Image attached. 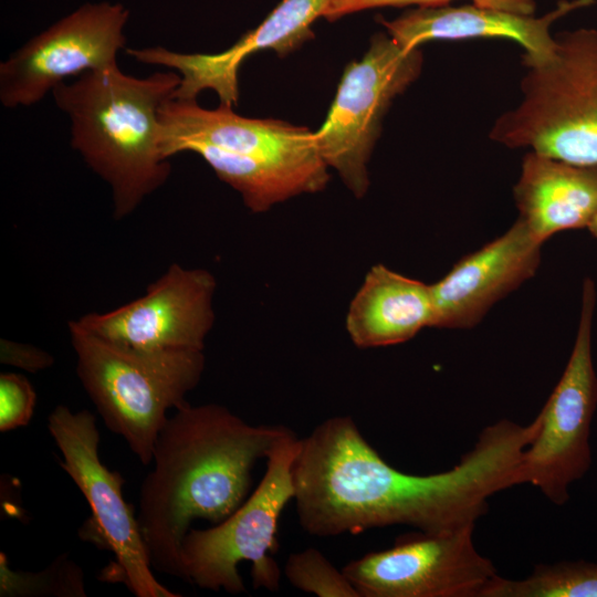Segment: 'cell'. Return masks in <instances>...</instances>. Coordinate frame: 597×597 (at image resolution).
Masks as SVG:
<instances>
[{
    "label": "cell",
    "mask_w": 597,
    "mask_h": 597,
    "mask_svg": "<svg viewBox=\"0 0 597 597\" xmlns=\"http://www.w3.org/2000/svg\"><path fill=\"white\" fill-rule=\"evenodd\" d=\"M36 394L29 379L18 373L0 374V431L27 426L33 417Z\"/></svg>",
    "instance_id": "cell-23"
},
{
    "label": "cell",
    "mask_w": 597,
    "mask_h": 597,
    "mask_svg": "<svg viewBox=\"0 0 597 597\" xmlns=\"http://www.w3.org/2000/svg\"><path fill=\"white\" fill-rule=\"evenodd\" d=\"M474 526L402 535L343 572L360 597H482L499 573L475 548Z\"/></svg>",
    "instance_id": "cell-11"
},
{
    "label": "cell",
    "mask_w": 597,
    "mask_h": 597,
    "mask_svg": "<svg viewBox=\"0 0 597 597\" xmlns=\"http://www.w3.org/2000/svg\"><path fill=\"white\" fill-rule=\"evenodd\" d=\"M128 18L121 3H85L30 39L0 64L1 104L31 106L66 78L117 63Z\"/></svg>",
    "instance_id": "cell-12"
},
{
    "label": "cell",
    "mask_w": 597,
    "mask_h": 597,
    "mask_svg": "<svg viewBox=\"0 0 597 597\" xmlns=\"http://www.w3.org/2000/svg\"><path fill=\"white\" fill-rule=\"evenodd\" d=\"M431 285L375 264L350 301L345 326L359 348L405 343L433 327Z\"/></svg>",
    "instance_id": "cell-18"
},
{
    "label": "cell",
    "mask_w": 597,
    "mask_h": 597,
    "mask_svg": "<svg viewBox=\"0 0 597 597\" xmlns=\"http://www.w3.org/2000/svg\"><path fill=\"white\" fill-rule=\"evenodd\" d=\"M216 287L208 270L171 263L142 296L74 321L86 332L127 347L203 350L214 322Z\"/></svg>",
    "instance_id": "cell-13"
},
{
    "label": "cell",
    "mask_w": 597,
    "mask_h": 597,
    "mask_svg": "<svg viewBox=\"0 0 597 597\" xmlns=\"http://www.w3.org/2000/svg\"><path fill=\"white\" fill-rule=\"evenodd\" d=\"M0 362L30 373H38L52 366L54 358L48 352L33 345L1 338Z\"/></svg>",
    "instance_id": "cell-24"
},
{
    "label": "cell",
    "mask_w": 597,
    "mask_h": 597,
    "mask_svg": "<svg viewBox=\"0 0 597 597\" xmlns=\"http://www.w3.org/2000/svg\"><path fill=\"white\" fill-rule=\"evenodd\" d=\"M179 84L177 72L139 78L115 63L51 92L71 119L72 147L109 186L116 220L133 213L170 175L159 145L158 111Z\"/></svg>",
    "instance_id": "cell-3"
},
{
    "label": "cell",
    "mask_w": 597,
    "mask_h": 597,
    "mask_svg": "<svg viewBox=\"0 0 597 597\" xmlns=\"http://www.w3.org/2000/svg\"><path fill=\"white\" fill-rule=\"evenodd\" d=\"M76 374L105 426L138 460H153L167 412L187 404L205 369L203 350H149L123 346L69 322Z\"/></svg>",
    "instance_id": "cell-6"
},
{
    "label": "cell",
    "mask_w": 597,
    "mask_h": 597,
    "mask_svg": "<svg viewBox=\"0 0 597 597\" xmlns=\"http://www.w3.org/2000/svg\"><path fill=\"white\" fill-rule=\"evenodd\" d=\"M595 304V283L586 279L569 359L541 409V429L520 463L521 484L534 485L556 505L568 501L569 486L584 478L591 465L589 436L597 408V375L591 354Z\"/></svg>",
    "instance_id": "cell-10"
},
{
    "label": "cell",
    "mask_w": 597,
    "mask_h": 597,
    "mask_svg": "<svg viewBox=\"0 0 597 597\" xmlns=\"http://www.w3.org/2000/svg\"><path fill=\"white\" fill-rule=\"evenodd\" d=\"M158 121L164 158L181 151L200 155L252 212L321 191L328 182V166L307 127L244 117L228 105L207 109L197 100L174 97L160 106Z\"/></svg>",
    "instance_id": "cell-4"
},
{
    "label": "cell",
    "mask_w": 597,
    "mask_h": 597,
    "mask_svg": "<svg viewBox=\"0 0 597 597\" xmlns=\"http://www.w3.org/2000/svg\"><path fill=\"white\" fill-rule=\"evenodd\" d=\"M542 425L507 419L486 426L450 470L409 474L388 464L348 416L320 423L300 439L293 463L300 524L315 536L356 534L390 525L436 533L486 514L495 493L520 485V463Z\"/></svg>",
    "instance_id": "cell-1"
},
{
    "label": "cell",
    "mask_w": 597,
    "mask_h": 597,
    "mask_svg": "<svg viewBox=\"0 0 597 597\" xmlns=\"http://www.w3.org/2000/svg\"><path fill=\"white\" fill-rule=\"evenodd\" d=\"M290 430L250 425L217 404L176 409L155 442L136 513L154 569L181 578L180 547L192 521L214 525L233 513L256 462Z\"/></svg>",
    "instance_id": "cell-2"
},
{
    "label": "cell",
    "mask_w": 597,
    "mask_h": 597,
    "mask_svg": "<svg viewBox=\"0 0 597 597\" xmlns=\"http://www.w3.org/2000/svg\"><path fill=\"white\" fill-rule=\"evenodd\" d=\"M298 447L300 438L290 430L268 455L255 490L233 513L212 527L188 531L180 547L181 579L205 589L242 594L245 587L238 566L249 562L255 588L279 590L281 570L273 554L279 548L281 514L294 498Z\"/></svg>",
    "instance_id": "cell-7"
},
{
    "label": "cell",
    "mask_w": 597,
    "mask_h": 597,
    "mask_svg": "<svg viewBox=\"0 0 597 597\" xmlns=\"http://www.w3.org/2000/svg\"><path fill=\"white\" fill-rule=\"evenodd\" d=\"M519 218L540 242L587 228L597 210V165L582 166L527 153L513 187Z\"/></svg>",
    "instance_id": "cell-17"
},
{
    "label": "cell",
    "mask_w": 597,
    "mask_h": 597,
    "mask_svg": "<svg viewBox=\"0 0 597 597\" xmlns=\"http://www.w3.org/2000/svg\"><path fill=\"white\" fill-rule=\"evenodd\" d=\"M587 229L593 234V237L597 239V210H596L594 217L591 218Z\"/></svg>",
    "instance_id": "cell-25"
},
{
    "label": "cell",
    "mask_w": 597,
    "mask_h": 597,
    "mask_svg": "<svg viewBox=\"0 0 597 597\" xmlns=\"http://www.w3.org/2000/svg\"><path fill=\"white\" fill-rule=\"evenodd\" d=\"M284 575L295 588L318 597H360L343 569L313 547L290 554Z\"/></svg>",
    "instance_id": "cell-21"
},
{
    "label": "cell",
    "mask_w": 597,
    "mask_h": 597,
    "mask_svg": "<svg viewBox=\"0 0 597 597\" xmlns=\"http://www.w3.org/2000/svg\"><path fill=\"white\" fill-rule=\"evenodd\" d=\"M452 0H332L324 15L329 21L345 14L376 8L388 7H436L449 4ZM479 7L505 10L521 14H535V0H471Z\"/></svg>",
    "instance_id": "cell-22"
},
{
    "label": "cell",
    "mask_w": 597,
    "mask_h": 597,
    "mask_svg": "<svg viewBox=\"0 0 597 597\" xmlns=\"http://www.w3.org/2000/svg\"><path fill=\"white\" fill-rule=\"evenodd\" d=\"M0 596H86L83 573L67 557L61 556L40 573H18L0 555Z\"/></svg>",
    "instance_id": "cell-20"
},
{
    "label": "cell",
    "mask_w": 597,
    "mask_h": 597,
    "mask_svg": "<svg viewBox=\"0 0 597 597\" xmlns=\"http://www.w3.org/2000/svg\"><path fill=\"white\" fill-rule=\"evenodd\" d=\"M482 597H597V563L540 564L522 579L498 575Z\"/></svg>",
    "instance_id": "cell-19"
},
{
    "label": "cell",
    "mask_w": 597,
    "mask_h": 597,
    "mask_svg": "<svg viewBox=\"0 0 597 597\" xmlns=\"http://www.w3.org/2000/svg\"><path fill=\"white\" fill-rule=\"evenodd\" d=\"M422 52L407 49L385 33L348 64L321 128L315 132L320 156L334 168L355 197L369 187L367 164L392 100L421 73Z\"/></svg>",
    "instance_id": "cell-9"
},
{
    "label": "cell",
    "mask_w": 597,
    "mask_h": 597,
    "mask_svg": "<svg viewBox=\"0 0 597 597\" xmlns=\"http://www.w3.org/2000/svg\"><path fill=\"white\" fill-rule=\"evenodd\" d=\"M48 429L62 454L61 468L91 509V519L81 530L83 541L111 551L115 557L104 579L124 584L137 597L180 596L154 575L137 515L123 496L124 479L100 459L95 416L57 405L49 415Z\"/></svg>",
    "instance_id": "cell-8"
},
{
    "label": "cell",
    "mask_w": 597,
    "mask_h": 597,
    "mask_svg": "<svg viewBox=\"0 0 597 597\" xmlns=\"http://www.w3.org/2000/svg\"><path fill=\"white\" fill-rule=\"evenodd\" d=\"M543 57L522 55V100L489 137L574 165H597V29L559 32Z\"/></svg>",
    "instance_id": "cell-5"
},
{
    "label": "cell",
    "mask_w": 597,
    "mask_h": 597,
    "mask_svg": "<svg viewBox=\"0 0 597 597\" xmlns=\"http://www.w3.org/2000/svg\"><path fill=\"white\" fill-rule=\"evenodd\" d=\"M595 0H561L547 13L521 14L475 4L417 7L380 23L396 42L407 49L429 41L506 39L515 41L526 55L543 57L555 46L553 24L567 14L588 8Z\"/></svg>",
    "instance_id": "cell-16"
},
{
    "label": "cell",
    "mask_w": 597,
    "mask_h": 597,
    "mask_svg": "<svg viewBox=\"0 0 597 597\" xmlns=\"http://www.w3.org/2000/svg\"><path fill=\"white\" fill-rule=\"evenodd\" d=\"M542 244L517 219L505 233L463 256L430 284L433 327L462 329L479 324L495 303L535 275Z\"/></svg>",
    "instance_id": "cell-15"
},
{
    "label": "cell",
    "mask_w": 597,
    "mask_h": 597,
    "mask_svg": "<svg viewBox=\"0 0 597 597\" xmlns=\"http://www.w3.org/2000/svg\"><path fill=\"white\" fill-rule=\"evenodd\" d=\"M332 0H282L254 30L229 49L214 53H180L163 46L126 48L136 61L175 69L180 84L172 97L197 100L199 93L212 90L221 105L234 106L239 100L238 73L243 61L262 50H274L284 56L314 36L312 24Z\"/></svg>",
    "instance_id": "cell-14"
}]
</instances>
